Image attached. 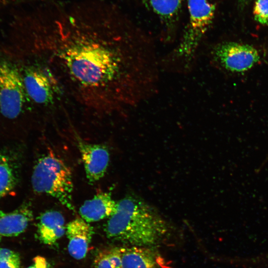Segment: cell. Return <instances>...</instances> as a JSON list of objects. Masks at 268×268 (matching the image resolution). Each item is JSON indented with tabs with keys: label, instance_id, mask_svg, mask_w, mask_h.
<instances>
[{
	"label": "cell",
	"instance_id": "cell-1",
	"mask_svg": "<svg viewBox=\"0 0 268 268\" xmlns=\"http://www.w3.org/2000/svg\"><path fill=\"white\" fill-rule=\"evenodd\" d=\"M42 44L73 95L90 109L122 111L157 93L160 64L155 46L108 17L67 13L46 25Z\"/></svg>",
	"mask_w": 268,
	"mask_h": 268
},
{
	"label": "cell",
	"instance_id": "cell-2",
	"mask_svg": "<svg viewBox=\"0 0 268 268\" xmlns=\"http://www.w3.org/2000/svg\"><path fill=\"white\" fill-rule=\"evenodd\" d=\"M104 228L110 239L147 247L156 244L168 231L163 218L144 201L134 196L116 201Z\"/></svg>",
	"mask_w": 268,
	"mask_h": 268
},
{
	"label": "cell",
	"instance_id": "cell-3",
	"mask_svg": "<svg viewBox=\"0 0 268 268\" xmlns=\"http://www.w3.org/2000/svg\"><path fill=\"white\" fill-rule=\"evenodd\" d=\"M189 19L177 46L163 59L160 66L177 72L189 71L201 41L211 24L215 6L208 0H188Z\"/></svg>",
	"mask_w": 268,
	"mask_h": 268
},
{
	"label": "cell",
	"instance_id": "cell-4",
	"mask_svg": "<svg viewBox=\"0 0 268 268\" xmlns=\"http://www.w3.org/2000/svg\"><path fill=\"white\" fill-rule=\"evenodd\" d=\"M31 184L35 193L52 197L69 209L74 210L71 170L54 153L50 151L38 159L33 170Z\"/></svg>",
	"mask_w": 268,
	"mask_h": 268
},
{
	"label": "cell",
	"instance_id": "cell-5",
	"mask_svg": "<svg viewBox=\"0 0 268 268\" xmlns=\"http://www.w3.org/2000/svg\"><path fill=\"white\" fill-rule=\"evenodd\" d=\"M22 75L9 61L0 58V112L5 118L15 119L22 112L25 102Z\"/></svg>",
	"mask_w": 268,
	"mask_h": 268
},
{
	"label": "cell",
	"instance_id": "cell-6",
	"mask_svg": "<svg viewBox=\"0 0 268 268\" xmlns=\"http://www.w3.org/2000/svg\"><path fill=\"white\" fill-rule=\"evenodd\" d=\"M22 76L26 93L33 101L43 106L53 105L60 85L47 66L26 67Z\"/></svg>",
	"mask_w": 268,
	"mask_h": 268
},
{
	"label": "cell",
	"instance_id": "cell-7",
	"mask_svg": "<svg viewBox=\"0 0 268 268\" xmlns=\"http://www.w3.org/2000/svg\"><path fill=\"white\" fill-rule=\"evenodd\" d=\"M212 60L227 70L244 72L251 68L260 60V55L254 47L236 42H225L213 48Z\"/></svg>",
	"mask_w": 268,
	"mask_h": 268
},
{
	"label": "cell",
	"instance_id": "cell-8",
	"mask_svg": "<svg viewBox=\"0 0 268 268\" xmlns=\"http://www.w3.org/2000/svg\"><path fill=\"white\" fill-rule=\"evenodd\" d=\"M86 178L90 184L100 180L104 176L109 166L110 154L104 145L91 144L78 140Z\"/></svg>",
	"mask_w": 268,
	"mask_h": 268
},
{
	"label": "cell",
	"instance_id": "cell-9",
	"mask_svg": "<svg viewBox=\"0 0 268 268\" xmlns=\"http://www.w3.org/2000/svg\"><path fill=\"white\" fill-rule=\"evenodd\" d=\"M68 240V251L76 260L83 259L86 255L93 234V227L81 218L77 217L66 226Z\"/></svg>",
	"mask_w": 268,
	"mask_h": 268
},
{
	"label": "cell",
	"instance_id": "cell-10",
	"mask_svg": "<svg viewBox=\"0 0 268 268\" xmlns=\"http://www.w3.org/2000/svg\"><path fill=\"white\" fill-rule=\"evenodd\" d=\"M33 218L32 209L27 203L11 211H0V241L24 232Z\"/></svg>",
	"mask_w": 268,
	"mask_h": 268
},
{
	"label": "cell",
	"instance_id": "cell-11",
	"mask_svg": "<svg viewBox=\"0 0 268 268\" xmlns=\"http://www.w3.org/2000/svg\"><path fill=\"white\" fill-rule=\"evenodd\" d=\"M66 230L65 220L60 212L50 210L40 215L37 234L38 239L43 244L54 245L64 235Z\"/></svg>",
	"mask_w": 268,
	"mask_h": 268
},
{
	"label": "cell",
	"instance_id": "cell-12",
	"mask_svg": "<svg viewBox=\"0 0 268 268\" xmlns=\"http://www.w3.org/2000/svg\"><path fill=\"white\" fill-rule=\"evenodd\" d=\"M116 205L110 192H100L92 199L86 200L80 207L79 213L81 218L93 222L108 218L115 210Z\"/></svg>",
	"mask_w": 268,
	"mask_h": 268
},
{
	"label": "cell",
	"instance_id": "cell-13",
	"mask_svg": "<svg viewBox=\"0 0 268 268\" xmlns=\"http://www.w3.org/2000/svg\"><path fill=\"white\" fill-rule=\"evenodd\" d=\"M146 4L161 19L165 29L166 42L175 39L177 19L183 0H144Z\"/></svg>",
	"mask_w": 268,
	"mask_h": 268
},
{
	"label": "cell",
	"instance_id": "cell-14",
	"mask_svg": "<svg viewBox=\"0 0 268 268\" xmlns=\"http://www.w3.org/2000/svg\"><path fill=\"white\" fill-rule=\"evenodd\" d=\"M121 268H157L153 252L147 247L121 248Z\"/></svg>",
	"mask_w": 268,
	"mask_h": 268
},
{
	"label": "cell",
	"instance_id": "cell-15",
	"mask_svg": "<svg viewBox=\"0 0 268 268\" xmlns=\"http://www.w3.org/2000/svg\"><path fill=\"white\" fill-rule=\"evenodd\" d=\"M16 177L11 162L7 157L0 153V198L14 187Z\"/></svg>",
	"mask_w": 268,
	"mask_h": 268
},
{
	"label": "cell",
	"instance_id": "cell-16",
	"mask_svg": "<svg viewBox=\"0 0 268 268\" xmlns=\"http://www.w3.org/2000/svg\"><path fill=\"white\" fill-rule=\"evenodd\" d=\"M0 268H20V258L17 252L0 248Z\"/></svg>",
	"mask_w": 268,
	"mask_h": 268
},
{
	"label": "cell",
	"instance_id": "cell-17",
	"mask_svg": "<svg viewBox=\"0 0 268 268\" xmlns=\"http://www.w3.org/2000/svg\"><path fill=\"white\" fill-rule=\"evenodd\" d=\"M253 13L257 22L263 25H268V0H257Z\"/></svg>",
	"mask_w": 268,
	"mask_h": 268
},
{
	"label": "cell",
	"instance_id": "cell-18",
	"mask_svg": "<svg viewBox=\"0 0 268 268\" xmlns=\"http://www.w3.org/2000/svg\"><path fill=\"white\" fill-rule=\"evenodd\" d=\"M93 268H117L110 261L107 250L99 252L96 256Z\"/></svg>",
	"mask_w": 268,
	"mask_h": 268
},
{
	"label": "cell",
	"instance_id": "cell-19",
	"mask_svg": "<svg viewBox=\"0 0 268 268\" xmlns=\"http://www.w3.org/2000/svg\"><path fill=\"white\" fill-rule=\"evenodd\" d=\"M27 268H50V265L46 258L37 256L33 259L32 264Z\"/></svg>",
	"mask_w": 268,
	"mask_h": 268
},
{
	"label": "cell",
	"instance_id": "cell-20",
	"mask_svg": "<svg viewBox=\"0 0 268 268\" xmlns=\"http://www.w3.org/2000/svg\"><path fill=\"white\" fill-rule=\"evenodd\" d=\"M242 0V1H245V0Z\"/></svg>",
	"mask_w": 268,
	"mask_h": 268
}]
</instances>
